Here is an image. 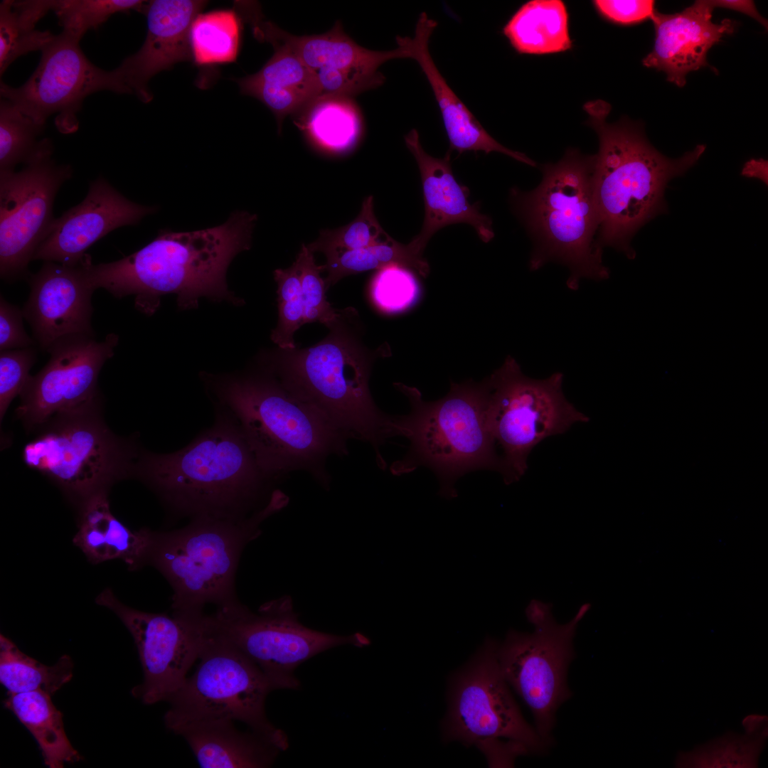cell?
Here are the masks:
<instances>
[{
	"label": "cell",
	"instance_id": "obj_1",
	"mask_svg": "<svg viewBox=\"0 0 768 768\" xmlns=\"http://www.w3.org/2000/svg\"><path fill=\"white\" fill-rule=\"evenodd\" d=\"M257 215L233 212L222 225L192 232L161 230L156 238L121 260L93 265L86 260L88 281L116 298L135 295V306L154 314L160 299L177 295L181 309L198 306L206 297L215 301L242 303L229 290L226 272L233 259L251 246Z\"/></svg>",
	"mask_w": 768,
	"mask_h": 768
},
{
	"label": "cell",
	"instance_id": "obj_2",
	"mask_svg": "<svg viewBox=\"0 0 768 768\" xmlns=\"http://www.w3.org/2000/svg\"><path fill=\"white\" fill-rule=\"evenodd\" d=\"M358 315L351 307L342 309L329 334L316 344L281 349L264 361L265 370L287 390L320 412L348 439L372 445L381 469L385 462L379 447L396 436L395 416L375 404L369 378L375 353L360 338Z\"/></svg>",
	"mask_w": 768,
	"mask_h": 768
},
{
	"label": "cell",
	"instance_id": "obj_3",
	"mask_svg": "<svg viewBox=\"0 0 768 768\" xmlns=\"http://www.w3.org/2000/svg\"><path fill=\"white\" fill-rule=\"evenodd\" d=\"M216 410L213 425L183 448L142 450L137 462L134 477L177 516L246 517L269 479L234 419Z\"/></svg>",
	"mask_w": 768,
	"mask_h": 768
},
{
	"label": "cell",
	"instance_id": "obj_4",
	"mask_svg": "<svg viewBox=\"0 0 768 768\" xmlns=\"http://www.w3.org/2000/svg\"><path fill=\"white\" fill-rule=\"evenodd\" d=\"M206 380L217 407L234 419L267 477L303 470L329 484L325 462L331 455L348 454V439L314 407L266 371L207 375Z\"/></svg>",
	"mask_w": 768,
	"mask_h": 768
},
{
	"label": "cell",
	"instance_id": "obj_5",
	"mask_svg": "<svg viewBox=\"0 0 768 768\" xmlns=\"http://www.w3.org/2000/svg\"><path fill=\"white\" fill-rule=\"evenodd\" d=\"M588 124L599 138L594 155L593 193L598 215L597 247L605 246L635 256L630 242L636 232L667 210L664 193L668 181L684 174L704 153L697 145L678 159L657 151L639 124L622 119L607 122L610 105L603 100L587 102Z\"/></svg>",
	"mask_w": 768,
	"mask_h": 768
},
{
	"label": "cell",
	"instance_id": "obj_6",
	"mask_svg": "<svg viewBox=\"0 0 768 768\" xmlns=\"http://www.w3.org/2000/svg\"><path fill=\"white\" fill-rule=\"evenodd\" d=\"M288 497L273 491L267 503L240 518L198 516L178 529L153 531L147 564L173 590L172 614L198 618L206 604L217 608L238 602L235 575L245 546L261 533L267 518L285 507Z\"/></svg>",
	"mask_w": 768,
	"mask_h": 768
},
{
	"label": "cell",
	"instance_id": "obj_7",
	"mask_svg": "<svg viewBox=\"0 0 768 768\" xmlns=\"http://www.w3.org/2000/svg\"><path fill=\"white\" fill-rule=\"evenodd\" d=\"M594 155L569 149L556 164L543 167V178L534 190L511 191L516 214L534 242L531 270L547 262L568 267L567 285L577 290L583 278L609 277L602 250L597 245L598 215L593 193Z\"/></svg>",
	"mask_w": 768,
	"mask_h": 768
},
{
	"label": "cell",
	"instance_id": "obj_8",
	"mask_svg": "<svg viewBox=\"0 0 768 768\" xmlns=\"http://www.w3.org/2000/svg\"><path fill=\"white\" fill-rule=\"evenodd\" d=\"M395 388L410 400L408 415L395 416L398 436L409 439L405 456L390 466L401 475L420 466L437 475L443 495L457 496L454 484L464 474L479 469L499 472L501 460L489 432L486 417V380L451 383L444 398L425 402L415 388L401 383Z\"/></svg>",
	"mask_w": 768,
	"mask_h": 768
},
{
	"label": "cell",
	"instance_id": "obj_9",
	"mask_svg": "<svg viewBox=\"0 0 768 768\" xmlns=\"http://www.w3.org/2000/svg\"><path fill=\"white\" fill-rule=\"evenodd\" d=\"M100 396L58 412L31 430L22 450L25 464L56 484L82 504L107 493L115 482L134 477L142 449L134 438L112 432L100 413Z\"/></svg>",
	"mask_w": 768,
	"mask_h": 768
},
{
	"label": "cell",
	"instance_id": "obj_10",
	"mask_svg": "<svg viewBox=\"0 0 768 768\" xmlns=\"http://www.w3.org/2000/svg\"><path fill=\"white\" fill-rule=\"evenodd\" d=\"M199 663L166 702V727L192 721L224 719L239 721L282 751L288 746L282 730L265 713L267 695L277 690L261 669L230 642L201 621Z\"/></svg>",
	"mask_w": 768,
	"mask_h": 768
},
{
	"label": "cell",
	"instance_id": "obj_11",
	"mask_svg": "<svg viewBox=\"0 0 768 768\" xmlns=\"http://www.w3.org/2000/svg\"><path fill=\"white\" fill-rule=\"evenodd\" d=\"M498 645L486 641L454 675L443 724L446 741L480 746L491 764L511 765L519 755L550 745L523 718L501 671Z\"/></svg>",
	"mask_w": 768,
	"mask_h": 768
},
{
	"label": "cell",
	"instance_id": "obj_12",
	"mask_svg": "<svg viewBox=\"0 0 768 768\" xmlns=\"http://www.w3.org/2000/svg\"><path fill=\"white\" fill-rule=\"evenodd\" d=\"M486 380V423L496 447L502 450L499 473L506 484L526 473L528 457L540 442L565 433L575 423L590 421L566 399L560 372L533 379L508 356Z\"/></svg>",
	"mask_w": 768,
	"mask_h": 768
},
{
	"label": "cell",
	"instance_id": "obj_13",
	"mask_svg": "<svg viewBox=\"0 0 768 768\" xmlns=\"http://www.w3.org/2000/svg\"><path fill=\"white\" fill-rule=\"evenodd\" d=\"M202 622L255 663L276 689H297L300 683L295 669L321 652L341 645L370 644L361 633L339 636L306 627L298 620L289 596L262 604L257 612L238 601L205 614Z\"/></svg>",
	"mask_w": 768,
	"mask_h": 768
},
{
	"label": "cell",
	"instance_id": "obj_14",
	"mask_svg": "<svg viewBox=\"0 0 768 768\" xmlns=\"http://www.w3.org/2000/svg\"><path fill=\"white\" fill-rule=\"evenodd\" d=\"M53 150L43 139L22 169L0 172V275L6 282L28 277V263L55 219V196L73 176L70 164L52 159Z\"/></svg>",
	"mask_w": 768,
	"mask_h": 768
},
{
	"label": "cell",
	"instance_id": "obj_15",
	"mask_svg": "<svg viewBox=\"0 0 768 768\" xmlns=\"http://www.w3.org/2000/svg\"><path fill=\"white\" fill-rule=\"evenodd\" d=\"M582 619L575 614L569 623L558 625L550 614L532 624L533 633L511 631L498 646L503 677L528 706L535 729L549 745L556 711L571 696L567 671L575 656L574 633Z\"/></svg>",
	"mask_w": 768,
	"mask_h": 768
},
{
	"label": "cell",
	"instance_id": "obj_16",
	"mask_svg": "<svg viewBox=\"0 0 768 768\" xmlns=\"http://www.w3.org/2000/svg\"><path fill=\"white\" fill-rule=\"evenodd\" d=\"M80 40L62 31L41 50L38 65L18 87L1 82V97L37 124L58 114L55 124L63 134L78 129L76 114L90 94L109 90L123 94L116 70L92 64L79 46Z\"/></svg>",
	"mask_w": 768,
	"mask_h": 768
},
{
	"label": "cell",
	"instance_id": "obj_17",
	"mask_svg": "<svg viewBox=\"0 0 768 768\" xmlns=\"http://www.w3.org/2000/svg\"><path fill=\"white\" fill-rule=\"evenodd\" d=\"M95 602L112 610L134 639L144 679L132 695L146 705L167 701L198 658L202 616L188 619L140 611L122 603L109 588Z\"/></svg>",
	"mask_w": 768,
	"mask_h": 768
},
{
	"label": "cell",
	"instance_id": "obj_18",
	"mask_svg": "<svg viewBox=\"0 0 768 768\" xmlns=\"http://www.w3.org/2000/svg\"><path fill=\"white\" fill-rule=\"evenodd\" d=\"M118 335L103 341L83 334L64 336L48 348L50 358L36 375L29 376L16 410L32 430L53 415L75 410L100 396L97 378L104 363L114 355Z\"/></svg>",
	"mask_w": 768,
	"mask_h": 768
},
{
	"label": "cell",
	"instance_id": "obj_19",
	"mask_svg": "<svg viewBox=\"0 0 768 768\" xmlns=\"http://www.w3.org/2000/svg\"><path fill=\"white\" fill-rule=\"evenodd\" d=\"M156 211V206L129 201L100 175L90 183L82 201L55 219L33 260L75 265L88 247L107 233L137 225Z\"/></svg>",
	"mask_w": 768,
	"mask_h": 768
},
{
	"label": "cell",
	"instance_id": "obj_20",
	"mask_svg": "<svg viewBox=\"0 0 768 768\" xmlns=\"http://www.w3.org/2000/svg\"><path fill=\"white\" fill-rule=\"evenodd\" d=\"M85 255L75 265L44 262L28 277L31 292L22 311L42 351L66 335L95 336L91 325L95 289L87 277Z\"/></svg>",
	"mask_w": 768,
	"mask_h": 768
},
{
	"label": "cell",
	"instance_id": "obj_21",
	"mask_svg": "<svg viewBox=\"0 0 768 768\" xmlns=\"http://www.w3.org/2000/svg\"><path fill=\"white\" fill-rule=\"evenodd\" d=\"M202 0H153L146 1L145 41L134 54L115 68L123 94L135 95L148 103L153 99L149 80L175 64L191 60L189 31L192 22L206 6Z\"/></svg>",
	"mask_w": 768,
	"mask_h": 768
},
{
	"label": "cell",
	"instance_id": "obj_22",
	"mask_svg": "<svg viewBox=\"0 0 768 768\" xmlns=\"http://www.w3.org/2000/svg\"><path fill=\"white\" fill-rule=\"evenodd\" d=\"M713 9L709 1L700 0L680 13L666 14L655 10L650 18L655 29L654 46L643 65L663 71L668 81L681 87L686 85L688 73L710 67L707 61L709 50L732 33L737 24L729 18L713 23Z\"/></svg>",
	"mask_w": 768,
	"mask_h": 768
},
{
	"label": "cell",
	"instance_id": "obj_23",
	"mask_svg": "<svg viewBox=\"0 0 768 768\" xmlns=\"http://www.w3.org/2000/svg\"><path fill=\"white\" fill-rule=\"evenodd\" d=\"M235 9L241 20L250 25L257 41L284 47L313 70L330 68L378 72L379 67L388 60L409 58L407 52L400 46L384 51L359 46L345 33L339 21L322 34L295 36L266 19L256 1H239Z\"/></svg>",
	"mask_w": 768,
	"mask_h": 768
},
{
	"label": "cell",
	"instance_id": "obj_24",
	"mask_svg": "<svg viewBox=\"0 0 768 768\" xmlns=\"http://www.w3.org/2000/svg\"><path fill=\"white\" fill-rule=\"evenodd\" d=\"M405 144L417 161L420 173L425 202V217L420 233L409 242L419 254L432 235L441 228L464 223L472 226L484 242L494 237L492 220L479 211V203L469 201V191L454 178L448 151L444 158L427 154L415 129L405 137Z\"/></svg>",
	"mask_w": 768,
	"mask_h": 768
},
{
	"label": "cell",
	"instance_id": "obj_25",
	"mask_svg": "<svg viewBox=\"0 0 768 768\" xmlns=\"http://www.w3.org/2000/svg\"><path fill=\"white\" fill-rule=\"evenodd\" d=\"M437 25L434 20L422 12L414 36H397L396 41L398 46L407 52L409 58L418 63L431 87L449 142V151L498 152L535 166V161L526 154L509 149L494 139L448 85L429 50V41Z\"/></svg>",
	"mask_w": 768,
	"mask_h": 768
},
{
	"label": "cell",
	"instance_id": "obj_26",
	"mask_svg": "<svg viewBox=\"0 0 768 768\" xmlns=\"http://www.w3.org/2000/svg\"><path fill=\"white\" fill-rule=\"evenodd\" d=\"M234 722L224 719L192 721L171 731L186 740L201 767H270L281 750L251 730H239Z\"/></svg>",
	"mask_w": 768,
	"mask_h": 768
},
{
	"label": "cell",
	"instance_id": "obj_27",
	"mask_svg": "<svg viewBox=\"0 0 768 768\" xmlns=\"http://www.w3.org/2000/svg\"><path fill=\"white\" fill-rule=\"evenodd\" d=\"M272 46V56L259 71L235 81L242 94L259 100L272 112L280 133L284 118L297 116L321 92L314 70L284 47Z\"/></svg>",
	"mask_w": 768,
	"mask_h": 768
},
{
	"label": "cell",
	"instance_id": "obj_28",
	"mask_svg": "<svg viewBox=\"0 0 768 768\" xmlns=\"http://www.w3.org/2000/svg\"><path fill=\"white\" fill-rule=\"evenodd\" d=\"M153 531L132 530L111 512L107 494L95 495L80 504L79 530L73 543L97 564L120 559L130 569L147 563Z\"/></svg>",
	"mask_w": 768,
	"mask_h": 768
},
{
	"label": "cell",
	"instance_id": "obj_29",
	"mask_svg": "<svg viewBox=\"0 0 768 768\" xmlns=\"http://www.w3.org/2000/svg\"><path fill=\"white\" fill-rule=\"evenodd\" d=\"M521 54L543 55L572 47L565 5L560 0H533L523 4L503 28Z\"/></svg>",
	"mask_w": 768,
	"mask_h": 768
},
{
	"label": "cell",
	"instance_id": "obj_30",
	"mask_svg": "<svg viewBox=\"0 0 768 768\" xmlns=\"http://www.w3.org/2000/svg\"><path fill=\"white\" fill-rule=\"evenodd\" d=\"M50 696L42 690L8 693L4 705L35 738L45 764L50 768H62L65 763L78 762L81 757L70 742L63 714Z\"/></svg>",
	"mask_w": 768,
	"mask_h": 768
},
{
	"label": "cell",
	"instance_id": "obj_31",
	"mask_svg": "<svg viewBox=\"0 0 768 768\" xmlns=\"http://www.w3.org/2000/svg\"><path fill=\"white\" fill-rule=\"evenodd\" d=\"M54 0H4L0 4V73L18 57L42 50L54 38L36 28L38 21L53 11Z\"/></svg>",
	"mask_w": 768,
	"mask_h": 768
},
{
	"label": "cell",
	"instance_id": "obj_32",
	"mask_svg": "<svg viewBox=\"0 0 768 768\" xmlns=\"http://www.w3.org/2000/svg\"><path fill=\"white\" fill-rule=\"evenodd\" d=\"M296 122L321 146L343 151L353 146L361 131V119L351 97L321 95L296 116Z\"/></svg>",
	"mask_w": 768,
	"mask_h": 768
},
{
	"label": "cell",
	"instance_id": "obj_33",
	"mask_svg": "<svg viewBox=\"0 0 768 768\" xmlns=\"http://www.w3.org/2000/svg\"><path fill=\"white\" fill-rule=\"evenodd\" d=\"M73 670L69 656L63 655L54 665L46 666L0 636V682L8 693L42 690L52 695L72 679Z\"/></svg>",
	"mask_w": 768,
	"mask_h": 768
},
{
	"label": "cell",
	"instance_id": "obj_34",
	"mask_svg": "<svg viewBox=\"0 0 768 768\" xmlns=\"http://www.w3.org/2000/svg\"><path fill=\"white\" fill-rule=\"evenodd\" d=\"M326 257L322 265L327 272L324 279L326 291L342 278L351 274L399 265L415 271L422 277L430 272V267L422 255L417 253L410 244H402L393 238L366 247L332 254Z\"/></svg>",
	"mask_w": 768,
	"mask_h": 768
},
{
	"label": "cell",
	"instance_id": "obj_35",
	"mask_svg": "<svg viewBox=\"0 0 768 768\" xmlns=\"http://www.w3.org/2000/svg\"><path fill=\"white\" fill-rule=\"evenodd\" d=\"M240 18L234 9L200 13L191 23V60L198 66L236 60L240 44Z\"/></svg>",
	"mask_w": 768,
	"mask_h": 768
},
{
	"label": "cell",
	"instance_id": "obj_36",
	"mask_svg": "<svg viewBox=\"0 0 768 768\" xmlns=\"http://www.w3.org/2000/svg\"><path fill=\"white\" fill-rule=\"evenodd\" d=\"M44 129L1 98L0 103V172L16 171L33 156L41 144L38 140Z\"/></svg>",
	"mask_w": 768,
	"mask_h": 768
},
{
	"label": "cell",
	"instance_id": "obj_37",
	"mask_svg": "<svg viewBox=\"0 0 768 768\" xmlns=\"http://www.w3.org/2000/svg\"><path fill=\"white\" fill-rule=\"evenodd\" d=\"M763 741L745 735H725L680 754L676 765L681 767H755Z\"/></svg>",
	"mask_w": 768,
	"mask_h": 768
},
{
	"label": "cell",
	"instance_id": "obj_38",
	"mask_svg": "<svg viewBox=\"0 0 768 768\" xmlns=\"http://www.w3.org/2000/svg\"><path fill=\"white\" fill-rule=\"evenodd\" d=\"M391 237L378 223L373 210L372 196L365 198L358 216L346 225L321 230L317 239L307 245L314 253L328 256L355 250L389 240Z\"/></svg>",
	"mask_w": 768,
	"mask_h": 768
},
{
	"label": "cell",
	"instance_id": "obj_39",
	"mask_svg": "<svg viewBox=\"0 0 768 768\" xmlns=\"http://www.w3.org/2000/svg\"><path fill=\"white\" fill-rule=\"evenodd\" d=\"M146 1L141 0H54L53 10L63 31L80 41L117 13H143Z\"/></svg>",
	"mask_w": 768,
	"mask_h": 768
},
{
	"label": "cell",
	"instance_id": "obj_40",
	"mask_svg": "<svg viewBox=\"0 0 768 768\" xmlns=\"http://www.w3.org/2000/svg\"><path fill=\"white\" fill-rule=\"evenodd\" d=\"M274 278L277 284L278 321L271 339L281 349H293L297 347L294 335L304 324L297 262L295 260L288 268L275 270Z\"/></svg>",
	"mask_w": 768,
	"mask_h": 768
},
{
	"label": "cell",
	"instance_id": "obj_41",
	"mask_svg": "<svg viewBox=\"0 0 768 768\" xmlns=\"http://www.w3.org/2000/svg\"><path fill=\"white\" fill-rule=\"evenodd\" d=\"M314 254L302 244L296 258L300 271L304 322L318 321L330 328L338 320L342 310L334 309L327 301L324 279L321 276L322 265H316Z\"/></svg>",
	"mask_w": 768,
	"mask_h": 768
},
{
	"label": "cell",
	"instance_id": "obj_42",
	"mask_svg": "<svg viewBox=\"0 0 768 768\" xmlns=\"http://www.w3.org/2000/svg\"><path fill=\"white\" fill-rule=\"evenodd\" d=\"M370 293L380 309L395 313L415 303L419 285L412 270L392 265L378 270L371 282Z\"/></svg>",
	"mask_w": 768,
	"mask_h": 768
},
{
	"label": "cell",
	"instance_id": "obj_43",
	"mask_svg": "<svg viewBox=\"0 0 768 768\" xmlns=\"http://www.w3.org/2000/svg\"><path fill=\"white\" fill-rule=\"evenodd\" d=\"M36 361L32 347L0 353V417L2 420L12 400L20 395Z\"/></svg>",
	"mask_w": 768,
	"mask_h": 768
},
{
	"label": "cell",
	"instance_id": "obj_44",
	"mask_svg": "<svg viewBox=\"0 0 768 768\" xmlns=\"http://www.w3.org/2000/svg\"><path fill=\"white\" fill-rule=\"evenodd\" d=\"M321 95H338L351 97L366 90L380 86L385 76L380 72L357 69L321 68L314 70Z\"/></svg>",
	"mask_w": 768,
	"mask_h": 768
},
{
	"label": "cell",
	"instance_id": "obj_45",
	"mask_svg": "<svg viewBox=\"0 0 768 768\" xmlns=\"http://www.w3.org/2000/svg\"><path fill=\"white\" fill-rule=\"evenodd\" d=\"M23 311L0 297V350L32 347L35 343L23 325Z\"/></svg>",
	"mask_w": 768,
	"mask_h": 768
},
{
	"label": "cell",
	"instance_id": "obj_46",
	"mask_svg": "<svg viewBox=\"0 0 768 768\" xmlns=\"http://www.w3.org/2000/svg\"><path fill=\"white\" fill-rule=\"evenodd\" d=\"M593 4L604 17L624 25L651 18L655 11L652 0H596Z\"/></svg>",
	"mask_w": 768,
	"mask_h": 768
},
{
	"label": "cell",
	"instance_id": "obj_47",
	"mask_svg": "<svg viewBox=\"0 0 768 768\" xmlns=\"http://www.w3.org/2000/svg\"><path fill=\"white\" fill-rule=\"evenodd\" d=\"M768 718L761 713H750L745 715L741 721V725L746 736L764 742L768 734Z\"/></svg>",
	"mask_w": 768,
	"mask_h": 768
},
{
	"label": "cell",
	"instance_id": "obj_48",
	"mask_svg": "<svg viewBox=\"0 0 768 768\" xmlns=\"http://www.w3.org/2000/svg\"><path fill=\"white\" fill-rule=\"evenodd\" d=\"M711 6L734 10L746 14L767 28V21L763 18L757 10L753 1L750 0H713L709 1Z\"/></svg>",
	"mask_w": 768,
	"mask_h": 768
},
{
	"label": "cell",
	"instance_id": "obj_49",
	"mask_svg": "<svg viewBox=\"0 0 768 768\" xmlns=\"http://www.w3.org/2000/svg\"><path fill=\"white\" fill-rule=\"evenodd\" d=\"M741 174L746 177L759 179L767 185L768 162L762 158L752 159L745 164Z\"/></svg>",
	"mask_w": 768,
	"mask_h": 768
}]
</instances>
